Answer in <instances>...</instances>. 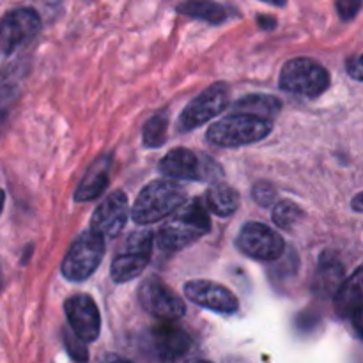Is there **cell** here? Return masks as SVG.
I'll list each match as a JSON object with an SVG mask.
<instances>
[{
	"label": "cell",
	"instance_id": "6da1fadb",
	"mask_svg": "<svg viewBox=\"0 0 363 363\" xmlns=\"http://www.w3.org/2000/svg\"><path fill=\"white\" fill-rule=\"evenodd\" d=\"M209 229L211 222L208 209L202 208L201 202L194 201L183 204L172 215L167 216V222L160 227L156 238L163 250L177 252L201 240L209 233Z\"/></svg>",
	"mask_w": 363,
	"mask_h": 363
},
{
	"label": "cell",
	"instance_id": "7a4b0ae2",
	"mask_svg": "<svg viewBox=\"0 0 363 363\" xmlns=\"http://www.w3.org/2000/svg\"><path fill=\"white\" fill-rule=\"evenodd\" d=\"M186 201V191L176 181H152L138 194L131 218L138 225H151L172 215Z\"/></svg>",
	"mask_w": 363,
	"mask_h": 363
},
{
	"label": "cell",
	"instance_id": "3957f363",
	"mask_svg": "<svg viewBox=\"0 0 363 363\" xmlns=\"http://www.w3.org/2000/svg\"><path fill=\"white\" fill-rule=\"evenodd\" d=\"M272 133V123L252 113H233L216 121L208 130V140L218 147H240L254 144Z\"/></svg>",
	"mask_w": 363,
	"mask_h": 363
},
{
	"label": "cell",
	"instance_id": "277c9868",
	"mask_svg": "<svg viewBox=\"0 0 363 363\" xmlns=\"http://www.w3.org/2000/svg\"><path fill=\"white\" fill-rule=\"evenodd\" d=\"M280 87L305 98H318L330 87V73L318 60L296 57L284 64L280 71Z\"/></svg>",
	"mask_w": 363,
	"mask_h": 363
},
{
	"label": "cell",
	"instance_id": "5b68a950",
	"mask_svg": "<svg viewBox=\"0 0 363 363\" xmlns=\"http://www.w3.org/2000/svg\"><path fill=\"white\" fill-rule=\"evenodd\" d=\"M105 255V240L96 230L80 234L62 261V275L71 282H82L96 272Z\"/></svg>",
	"mask_w": 363,
	"mask_h": 363
},
{
	"label": "cell",
	"instance_id": "8992f818",
	"mask_svg": "<svg viewBox=\"0 0 363 363\" xmlns=\"http://www.w3.org/2000/svg\"><path fill=\"white\" fill-rule=\"evenodd\" d=\"M156 357L162 363H199L201 350L194 337L174 321H162L152 332Z\"/></svg>",
	"mask_w": 363,
	"mask_h": 363
},
{
	"label": "cell",
	"instance_id": "52a82bcc",
	"mask_svg": "<svg viewBox=\"0 0 363 363\" xmlns=\"http://www.w3.org/2000/svg\"><path fill=\"white\" fill-rule=\"evenodd\" d=\"M138 301L147 314L160 321H177L186 312L184 301L158 277H149L142 282Z\"/></svg>",
	"mask_w": 363,
	"mask_h": 363
},
{
	"label": "cell",
	"instance_id": "ba28073f",
	"mask_svg": "<svg viewBox=\"0 0 363 363\" xmlns=\"http://www.w3.org/2000/svg\"><path fill=\"white\" fill-rule=\"evenodd\" d=\"M152 241H155V236L149 230L131 234L124 252L113 259L112 268H110V277L113 282H130L144 272L145 266L151 261Z\"/></svg>",
	"mask_w": 363,
	"mask_h": 363
},
{
	"label": "cell",
	"instance_id": "9c48e42d",
	"mask_svg": "<svg viewBox=\"0 0 363 363\" xmlns=\"http://www.w3.org/2000/svg\"><path fill=\"white\" fill-rule=\"evenodd\" d=\"M227 105H229V87L222 82L213 84L211 87L202 91L197 98L188 103V106L179 117V130L191 131L202 126L213 117L222 113L227 108Z\"/></svg>",
	"mask_w": 363,
	"mask_h": 363
},
{
	"label": "cell",
	"instance_id": "30bf717a",
	"mask_svg": "<svg viewBox=\"0 0 363 363\" xmlns=\"http://www.w3.org/2000/svg\"><path fill=\"white\" fill-rule=\"evenodd\" d=\"M41 18L34 9H14L0 20V52L11 55L38 35Z\"/></svg>",
	"mask_w": 363,
	"mask_h": 363
},
{
	"label": "cell",
	"instance_id": "8fae6325",
	"mask_svg": "<svg viewBox=\"0 0 363 363\" xmlns=\"http://www.w3.org/2000/svg\"><path fill=\"white\" fill-rule=\"evenodd\" d=\"M236 243L245 255L257 261H275L282 257L286 248V243L275 230L257 222L245 223Z\"/></svg>",
	"mask_w": 363,
	"mask_h": 363
},
{
	"label": "cell",
	"instance_id": "7c38bea8",
	"mask_svg": "<svg viewBox=\"0 0 363 363\" xmlns=\"http://www.w3.org/2000/svg\"><path fill=\"white\" fill-rule=\"evenodd\" d=\"M158 170L169 179L177 181H202L213 177L211 162L199 158L194 151L184 147L172 149L163 156Z\"/></svg>",
	"mask_w": 363,
	"mask_h": 363
},
{
	"label": "cell",
	"instance_id": "4fadbf2b",
	"mask_svg": "<svg viewBox=\"0 0 363 363\" xmlns=\"http://www.w3.org/2000/svg\"><path fill=\"white\" fill-rule=\"evenodd\" d=\"M67 323L71 330L80 337L84 342H94L101 330V315L98 305L89 294H74L64 303Z\"/></svg>",
	"mask_w": 363,
	"mask_h": 363
},
{
	"label": "cell",
	"instance_id": "5bb4252c",
	"mask_svg": "<svg viewBox=\"0 0 363 363\" xmlns=\"http://www.w3.org/2000/svg\"><path fill=\"white\" fill-rule=\"evenodd\" d=\"M130 206L124 191L117 190L105 199L91 218V229L103 238H116L126 225Z\"/></svg>",
	"mask_w": 363,
	"mask_h": 363
},
{
	"label": "cell",
	"instance_id": "9a60e30c",
	"mask_svg": "<svg viewBox=\"0 0 363 363\" xmlns=\"http://www.w3.org/2000/svg\"><path fill=\"white\" fill-rule=\"evenodd\" d=\"M184 294L188 300L208 311L218 314H234L240 308V301L227 287L208 280H191L184 286Z\"/></svg>",
	"mask_w": 363,
	"mask_h": 363
},
{
	"label": "cell",
	"instance_id": "2e32d148",
	"mask_svg": "<svg viewBox=\"0 0 363 363\" xmlns=\"http://www.w3.org/2000/svg\"><path fill=\"white\" fill-rule=\"evenodd\" d=\"M108 177H110V156H101L87 174L84 179L80 181L74 194V201L77 202H87L98 199L103 191L108 186Z\"/></svg>",
	"mask_w": 363,
	"mask_h": 363
},
{
	"label": "cell",
	"instance_id": "e0dca14e",
	"mask_svg": "<svg viewBox=\"0 0 363 363\" xmlns=\"http://www.w3.org/2000/svg\"><path fill=\"white\" fill-rule=\"evenodd\" d=\"M344 284V266L332 254H323L314 280V291L319 296H335Z\"/></svg>",
	"mask_w": 363,
	"mask_h": 363
},
{
	"label": "cell",
	"instance_id": "ac0fdd59",
	"mask_svg": "<svg viewBox=\"0 0 363 363\" xmlns=\"http://www.w3.org/2000/svg\"><path fill=\"white\" fill-rule=\"evenodd\" d=\"M363 307V266L340 286L335 294V311L340 318H351Z\"/></svg>",
	"mask_w": 363,
	"mask_h": 363
},
{
	"label": "cell",
	"instance_id": "d6986e66",
	"mask_svg": "<svg viewBox=\"0 0 363 363\" xmlns=\"http://www.w3.org/2000/svg\"><path fill=\"white\" fill-rule=\"evenodd\" d=\"M206 206L213 215L230 216L240 206V195L227 184H213L206 194Z\"/></svg>",
	"mask_w": 363,
	"mask_h": 363
},
{
	"label": "cell",
	"instance_id": "ffe728a7",
	"mask_svg": "<svg viewBox=\"0 0 363 363\" xmlns=\"http://www.w3.org/2000/svg\"><path fill=\"white\" fill-rule=\"evenodd\" d=\"M177 13L197 18V20H204L213 25H220L227 20L225 7L213 2V0H186V2H181L177 6Z\"/></svg>",
	"mask_w": 363,
	"mask_h": 363
},
{
	"label": "cell",
	"instance_id": "44dd1931",
	"mask_svg": "<svg viewBox=\"0 0 363 363\" xmlns=\"http://www.w3.org/2000/svg\"><path fill=\"white\" fill-rule=\"evenodd\" d=\"M234 108L241 113H252V116L262 117V119H272L282 108V103L280 99L273 98V96L266 94H250L247 98L240 99V101L234 105Z\"/></svg>",
	"mask_w": 363,
	"mask_h": 363
},
{
	"label": "cell",
	"instance_id": "7402d4cb",
	"mask_svg": "<svg viewBox=\"0 0 363 363\" xmlns=\"http://www.w3.org/2000/svg\"><path fill=\"white\" fill-rule=\"evenodd\" d=\"M167 126H169V116H167V112H160L156 116H152L145 123L144 131H142L145 147H160V145L165 144Z\"/></svg>",
	"mask_w": 363,
	"mask_h": 363
},
{
	"label": "cell",
	"instance_id": "603a6c76",
	"mask_svg": "<svg viewBox=\"0 0 363 363\" xmlns=\"http://www.w3.org/2000/svg\"><path fill=\"white\" fill-rule=\"evenodd\" d=\"M303 209L293 201H280L275 206V209H273V222L277 223V227L284 230L293 229L300 220H303Z\"/></svg>",
	"mask_w": 363,
	"mask_h": 363
},
{
	"label": "cell",
	"instance_id": "cb8c5ba5",
	"mask_svg": "<svg viewBox=\"0 0 363 363\" xmlns=\"http://www.w3.org/2000/svg\"><path fill=\"white\" fill-rule=\"evenodd\" d=\"M64 344H66V350L69 353V357L73 358L77 363H87L89 362V351L87 346L77 333H69V332H64Z\"/></svg>",
	"mask_w": 363,
	"mask_h": 363
},
{
	"label": "cell",
	"instance_id": "d4e9b609",
	"mask_svg": "<svg viewBox=\"0 0 363 363\" xmlns=\"http://www.w3.org/2000/svg\"><path fill=\"white\" fill-rule=\"evenodd\" d=\"M335 6H337V13H339V16L342 18L344 21H350L360 13L363 0H335Z\"/></svg>",
	"mask_w": 363,
	"mask_h": 363
},
{
	"label": "cell",
	"instance_id": "484cf974",
	"mask_svg": "<svg viewBox=\"0 0 363 363\" xmlns=\"http://www.w3.org/2000/svg\"><path fill=\"white\" fill-rule=\"evenodd\" d=\"M275 188L268 183H259L252 188V197L261 206H269L275 201Z\"/></svg>",
	"mask_w": 363,
	"mask_h": 363
},
{
	"label": "cell",
	"instance_id": "4316f807",
	"mask_svg": "<svg viewBox=\"0 0 363 363\" xmlns=\"http://www.w3.org/2000/svg\"><path fill=\"white\" fill-rule=\"evenodd\" d=\"M347 73H350L354 80L363 82V55L347 62Z\"/></svg>",
	"mask_w": 363,
	"mask_h": 363
},
{
	"label": "cell",
	"instance_id": "83f0119b",
	"mask_svg": "<svg viewBox=\"0 0 363 363\" xmlns=\"http://www.w3.org/2000/svg\"><path fill=\"white\" fill-rule=\"evenodd\" d=\"M351 321H353V328L357 332V335L363 340V307L358 308L353 315H351Z\"/></svg>",
	"mask_w": 363,
	"mask_h": 363
},
{
	"label": "cell",
	"instance_id": "f1b7e54d",
	"mask_svg": "<svg viewBox=\"0 0 363 363\" xmlns=\"http://www.w3.org/2000/svg\"><path fill=\"white\" fill-rule=\"evenodd\" d=\"M351 206H353L354 211L363 213V191H362V194H358L357 197L353 199V202H351Z\"/></svg>",
	"mask_w": 363,
	"mask_h": 363
},
{
	"label": "cell",
	"instance_id": "f546056e",
	"mask_svg": "<svg viewBox=\"0 0 363 363\" xmlns=\"http://www.w3.org/2000/svg\"><path fill=\"white\" fill-rule=\"evenodd\" d=\"M101 363H133V362L126 360V358L117 357V354H108V357H106L105 360H103Z\"/></svg>",
	"mask_w": 363,
	"mask_h": 363
},
{
	"label": "cell",
	"instance_id": "4dcf8cb0",
	"mask_svg": "<svg viewBox=\"0 0 363 363\" xmlns=\"http://www.w3.org/2000/svg\"><path fill=\"white\" fill-rule=\"evenodd\" d=\"M259 23H262V27L264 28H273L275 27V20H273V18H266V16H261L259 18Z\"/></svg>",
	"mask_w": 363,
	"mask_h": 363
},
{
	"label": "cell",
	"instance_id": "1f68e13d",
	"mask_svg": "<svg viewBox=\"0 0 363 363\" xmlns=\"http://www.w3.org/2000/svg\"><path fill=\"white\" fill-rule=\"evenodd\" d=\"M262 2H268L272 4V6H286V0H262Z\"/></svg>",
	"mask_w": 363,
	"mask_h": 363
},
{
	"label": "cell",
	"instance_id": "d6a6232c",
	"mask_svg": "<svg viewBox=\"0 0 363 363\" xmlns=\"http://www.w3.org/2000/svg\"><path fill=\"white\" fill-rule=\"evenodd\" d=\"M4 202H6V194H4V190L0 188V213H2L4 209Z\"/></svg>",
	"mask_w": 363,
	"mask_h": 363
},
{
	"label": "cell",
	"instance_id": "836d02e7",
	"mask_svg": "<svg viewBox=\"0 0 363 363\" xmlns=\"http://www.w3.org/2000/svg\"><path fill=\"white\" fill-rule=\"evenodd\" d=\"M227 363H243V362H236V360H230V362H227Z\"/></svg>",
	"mask_w": 363,
	"mask_h": 363
},
{
	"label": "cell",
	"instance_id": "e575fe53",
	"mask_svg": "<svg viewBox=\"0 0 363 363\" xmlns=\"http://www.w3.org/2000/svg\"><path fill=\"white\" fill-rule=\"evenodd\" d=\"M199 363H211V362H202V360H201Z\"/></svg>",
	"mask_w": 363,
	"mask_h": 363
}]
</instances>
